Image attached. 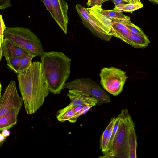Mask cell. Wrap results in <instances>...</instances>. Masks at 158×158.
I'll return each instance as SVG.
<instances>
[{
    "mask_svg": "<svg viewBox=\"0 0 158 158\" xmlns=\"http://www.w3.org/2000/svg\"><path fill=\"white\" fill-rule=\"evenodd\" d=\"M17 77L25 111L27 114H32L43 105L49 92L41 62H32Z\"/></svg>",
    "mask_w": 158,
    "mask_h": 158,
    "instance_id": "1",
    "label": "cell"
},
{
    "mask_svg": "<svg viewBox=\"0 0 158 158\" xmlns=\"http://www.w3.org/2000/svg\"><path fill=\"white\" fill-rule=\"evenodd\" d=\"M40 57L49 92L60 94L70 74L71 59L61 52L55 51L44 52Z\"/></svg>",
    "mask_w": 158,
    "mask_h": 158,
    "instance_id": "2",
    "label": "cell"
},
{
    "mask_svg": "<svg viewBox=\"0 0 158 158\" xmlns=\"http://www.w3.org/2000/svg\"><path fill=\"white\" fill-rule=\"evenodd\" d=\"M119 115V122L112 146L100 157L128 158L129 130L135 125L127 109L123 110Z\"/></svg>",
    "mask_w": 158,
    "mask_h": 158,
    "instance_id": "3",
    "label": "cell"
},
{
    "mask_svg": "<svg viewBox=\"0 0 158 158\" xmlns=\"http://www.w3.org/2000/svg\"><path fill=\"white\" fill-rule=\"evenodd\" d=\"M4 39L13 42L35 57H40L44 52L39 39L28 28L6 27L4 32Z\"/></svg>",
    "mask_w": 158,
    "mask_h": 158,
    "instance_id": "4",
    "label": "cell"
},
{
    "mask_svg": "<svg viewBox=\"0 0 158 158\" xmlns=\"http://www.w3.org/2000/svg\"><path fill=\"white\" fill-rule=\"evenodd\" d=\"M99 76L103 88L114 96L122 92L128 78L125 71L114 67L103 68Z\"/></svg>",
    "mask_w": 158,
    "mask_h": 158,
    "instance_id": "5",
    "label": "cell"
},
{
    "mask_svg": "<svg viewBox=\"0 0 158 158\" xmlns=\"http://www.w3.org/2000/svg\"><path fill=\"white\" fill-rule=\"evenodd\" d=\"M81 90L89 94L98 101V105L110 102V95L96 82L89 78H80L65 83L63 89Z\"/></svg>",
    "mask_w": 158,
    "mask_h": 158,
    "instance_id": "6",
    "label": "cell"
},
{
    "mask_svg": "<svg viewBox=\"0 0 158 158\" xmlns=\"http://www.w3.org/2000/svg\"><path fill=\"white\" fill-rule=\"evenodd\" d=\"M23 101L18 94L15 81H11L1 96L0 102V117L13 107L21 108Z\"/></svg>",
    "mask_w": 158,
    "mask_h": 158,
    "instance_id": "7",
    "label": "cell"
},
{
    "mask_svg": "<svg viewBox=\"0 0 158 158\" xmlns=\"http://www.w3.org/2000/svg\"><path fill=\"white\" fill-rule=\"evenodd\" d=\"M53 11L52 18L65 34L69 20L68 5L65 0H49Z\"/></svg>",
    "mask_w": 158,
    "mask_h": 158,
    "instance_id": "8",
    "label": "cell"
},
{
    "mask_svg": "<svg viewBox=\"0 0 158 158\" xmlns=\"http://www.w3.org/2000/svg\"><path fill=\"white\" fill-rule=\"evenodd\" d=\"M75 8L84 25L93 34L105 41L110 40L112 36L107 34L98 26L89 15L86 8L79 4H77Z\"/></svg>",
    "mask_w": 158,
    "mask_h": 158,
    "instance_id": "9",
    "label": "cell"
},
{
    "mask_svg": "<svg viewBox=\"0 0 158 158\" xmlns=\"http://www.w3.org/2000/svg\"><path fill=\"white\" fill-rule=\"evenodd\" d=\"M70 100V103L74 106L85 105L89 104L96 105L97 100L89 94L81 90L70 89L67 94Z\"/></svg>",
    "mask_w": 158,
    "mask_h": 158,
    "instance_id": "10",
    "label": "cell"
},
{
    "mask_svg": "<svg viewBox=\"0 0 158 158\" xmlns=\"http://www.w3.org/2000/svg\"><path fill=\"white\" fill-rule=\"evenodd\" d=\"M30 54H31L13 42L7 39H4L2 56L6 60L20 57Z\"/></svg>",
    "mask_w": 158,
    "mask_h": 158,
    "instance_id": "11",
    "label": "cell"
},
{
    "mask_svg": "<svg viewBox=\"0 0 158 158\" xmlns=\"http://www.w3.org/2000/svg\"><path fill=\"white\" fill-rule=\"evenodd\" d=\"M86 9L89 15L98 26L107 34L111 36L112 19L94 10L90 7Z\"/></svg>",
    "mask_w": 158,
    "mask_h": 158,
    "instance_id": "12",
    "label": "cell"
},
{
    "mask_svg": "<svg viewBox=\"0 0 158 158\" xmlns=\"http://www.w3.org/2000/svg\"><path fill=\"white\" fill-rule=\"evenodd\" d=\"M21 109L13 107L0 117V131L4 129L9 130L16 124L17 116Z\"/></svg>",
    "mask_w": 158,
    "mask_h": 158,
    "instance_id": "13",
    "label": "cell"
},
{
    "mask_svg": "<svg viewBox=\"0 0 158 158\" xmlns=\"http://www.w3.org/2000/svg\"><path fill=\"white\" fill-rule=\"evenodd\" d=\"M123 20L112 19L110 35L124 42L131 33L124 25Z\"/></svg>",
    "mask_w": 158,
    "mask_h": 158,
    "instance_id": "14",
    "label": "cell"
},
{
    "mask_svg": "<svg viewBox=\"0 0 158 158\" xmlns=\"http://www.w3.org/2000/svg\"><path fill=\"white\" fill-rule=\"evenodd\" d=\"M124 42L136 48H145L150 43L148 37L145 34H131Z\"/></svg>",
    "mask_w": 158,
    "mask_h": 158,
    "instance_id": "15",
    "label": "cell"
},
{
    "mask_svg": "<svg viewBox=\"0 0 158 158\" xmlns=\"http://www.w3.org/2000/svg\"><path fill=\"white\" fill-rule=\"evenodd\" d=\"M92 10L111 19L125 20L129 16L124 15L122 11L116 10H108L103 9L102 5H95L90 7Z\"/></svg>",
    "mask_w": 158,
    "mask_h": 158,
    "instance_id": "16",
    "label": "cell"
},
{
    "mask_svg": "<svg viewBox=\"0 0 158 158\" xmlns=\"http://www.w3.org/2000/svg\"><path fill=\"white\" fill-rule=\"evenodd\" d=\"M135 126L131 127L129 130L128 139V158L137 157V138Z\"/></svg>",
    "mask_w": 158,
    "mask_h": 158,
    "instance_id": "17",
    "label": "cell"
},
{
    "mask_svg": "<svg viewBox=\"0 0 158 158\" xmlns=\"http://www.w3.org/2000/svg\"><path fill=\"white\" fill-rule=\"evenodd\" d=\"M74 107V106L70 103L66 107L60 110L56 115L57 120L62 122L68 121L76 113Z\"/></svg>",
    "mask_w": 158,
    "mask_h": 158,
    "instance_id": "18",
    "label": "cell"
},
{
    "mask_svg": "<svg viewBox=\"0 0 158 158\" xmlns=\"http://www.w3.org/2000/svg\"><path fill=\"white\" fill-rule=\"evenodd\" d=\"M143 6V4L142 3H127L115 6L113 10L122 12L132 13L136 10L142 8Z\"/></svg>",
    "mask_w": 158,
    "mask_h": 158,
    "instance_id": "19",
    "label": "cell"
},
{
    "mask_svg": "<svg viewBox=\"0 0 158 158\" xmlns=\"http://www.w3.org/2000/svg\"><path fill=\"white\" fill-rule=\"evenodd\" d=\"M115 118L116 117H114L111 119L109 124L102 135L100 141V147L103 152L105 151L107 138L110 130L114 123Z\"/></svg>",
    "mask_w": 158,
    "mask_h": 158,
    "instance_id": "20",
    "label": "cell"
},
{
    "mask_svg": "<svg viewBox=\"0 0 158 158\" xmlns=\"http://www.w3.org/2000/svg\"><path fill=\"white\" fill-rule=\"evenodd\" d=\"M35 57V56L31 54L21 57L19 63L18 73L27 68L31 63L32 59Z\"/></svg>",
    "mask_w": 158,
    "mask_h": 158,
    "instance_id": "21",
    "label": "cell"
},
{
    "mask_svg": "<svg viewBox=\"0 0 158 158\" xmlns=\"http://www.w3.org/2000/svg\"><path fill=\"white\" fill-rule=\"evenodd\" d=\"M123 21L124 25L130 31L131 34H145L141 28L131 23L129 17L123 20Z\"/></svg>",
    "mask_w": 158,
    "mask_h": 158,
    "instance_id": "22",
    "label": "cell"
},
{
    "mask_svg": "<svg viewBox=\"0 0 158 158\" xmlns=\"http://www.w3.org/2000/svg\"><path fill=\"white\" fill-rule=\"evenodd\" d=\"M119 121L120 116L119 114L115 118V120L113 126L111 135L110 138L108 143L106 146L105 151L103 153L107 152L111 148L117 133Z\"/></svg>",
    "mask_w": 158,
    "mask_h": 158,
    "instance_id": "23",
    "label": "cell"
},
{
    "mask_svg": "<svg viewBox=\"0 0 158 158\" xmlns=\"http://www.w3.org/2000/svg\"><path fill=\"white\" fill-rule=\"evenodd\" d=\"M20 57L9 58L6 60L8 67L16 73H18Z\"/></svg>",
    "mask_w": 158,
    "mask_h": 158,
    "instance_id": "24",
    "label": "cell"
},
{
    "mask_svg": "<svg viewBox=\"0 0 158 158\" xmlns=\"http://www.w3.org/2000/svg\"><path fill=\"white\" fill-rule=\"evenodd\" d=\"M95 105L94 104H89L85 106L80 111L76 113L68 121L71 123L75 122L79 116L86 113L91 107Z\"/></svg>",
    "mask_w": 158,
    "mask_h": 158,
    "instance_id": "25",
    "label": "cell"
},
{
    "mask_svg": "<svg viewBox=\"0 0 158 158\" xmlns=\"http://www.w3.org/2000/svg\"><path fill=\"white\" fill-rule=\"evenodd\" d=\"M110 0H88L86 3L88 7H92L95 5H102L105 1Z\"/></svg>",
    "mask_w": 158,
    "mask_h": 158,
    "instance_id": "26",
    "label": "cell"
},
{
    "mask_svg": "<svg viewBox=\"0 0 158 158\" xmlns=\"http://www.w3.org/2000/svg\"><path fill=\"white\" fill-rule=\"evenodd\" d=\"M6 27L2 15L0 14V39L4 38V33Z\"/></svg>",
    "mask_w": 158,
    "mask_h": 158,
    "instance_id": "27",
    "label": "cell"
},
{
    "mask_svg": "<svg viewBox=\"0 0 158 158\" xmlns=\"http://www.w3.org/2000/svg\"><path fill=\"white\" fill-rule=\"evenodd\" d=\"M43 3L46 9L49 12L52 17H53V11L51 6L49 0H40Z\"/></svg>",
    "mask_w": 158,
    "mask_h": 158,
    "instance_id": "28",
    "label": "cell"
},
{
    "mask_svg": "<svg viewBox=\"0 0 158 158\" xmlns=\"http://www.w3.org/2000/svg\"><path fill=\"white\" fill-rule=\"evenodd\" d=\"M11 0H0V9H5L11 6Z\"/></svg>",
    "mask_w": 158,
    "mask_h": 158,
    "instance_id": "29",
    "label": "cell"
},
{
    "mask_svg": "<svg viewBox=\"0 0 158 158\" xmlns=\"http://www.w3.org/2000/svg\"><path fill=\"white\" fill-rule=\"evenodd\" d=\"M4 38L0 39V62L2 56L3 44Z\"/></svg>",
    "mask_w": 158,
    "mask_h": 158,
    "instance_id": "30",
    "label": "cell"
},
{
    "mask_svg": "<svg viewBox=\"0 0 158 158\" xmlns=\"http://www.w3.org/2000/svg\"><path fill=\"white\" fill-rule=\"evenodd\" d=\"M127 3H141V0H123Z\"/></svg>",
    "mask_w": 158,
    "mask_h": 158,
    "instance_id": "31",
    "label": "cell"
},
{
    "mask_svg": "<svg viewBox=\"0 0 158 158\" xmlns=\"http://www.w3.org/2000/svg\"><path fill=\"white\" fill-rule=\"evenodd\" d=\"M2 134L5 137L9 136L10 134V131L7 129H4L2 130Z\"/></svg>",
    "mask_w": 158,
    "mask_h": 158,
    "instance_id": "32",
    "label": "cell"
},
{
    "mask_svg": "<svg viewBox=\"0 0 158 158\" xmlns=\"http://www.w3.org/2000/svg\"><path fill=\"white\" fill-rule=\"evenodd\" d=\"M112 1L114 3L115 6L119 4H127L123 0H110Z\"/></svg>",
    "mask_w": 158,
    "mask_h": 158,
    "instance_id": "33",
    "label": "cell"
},
{
    "mask_svg": "<svg viewBox=\"0 0 158 158\" xmlns=\"http://www.w3.org/2000/svg\"><path fill=\"white\" fill-rule=\"evenodd\" d=\"M6 139V138L4 137L2 133H0V144L2 145Z\"/></svg>",
    "mask_w": 158,
    "mask_h": 158,
    "instance_id": "34",
    "label": "cell"
},
{
    "mask_svg": "<svg viewBox=\"0 0 158 158\" xmlns=\"http://www.w3.org/2000/svg\"><path fill=\"white\" fill-rule=\"evenodd\" d=\"M150 1L155 4H157L158 3V0H148Z\"/></svg>",
    "mask_w": 158,
    "mask_h": 158,
    "instance_id": "35",
    "label": "cell"
},
{
    "mask_svg": "<svg viewBox=\"0 0 158 158\" xmlns=\"http://www.w3.org/2000/svg\"><path fill=\"white\" fill-rule=\"evenodd\" d=\"M1 90H2V85L0 82V102L1 99Z\"/></svg>",
    "mask_w": 158,
    "mask_h": 158,
    "instance_id": "36",
    "label": "cell"
},
{
    "mask_svg": "<svg viewBox=\"0 0 158 158\" xmlns=\"http://www.w3.org/2000/svg\"><path fill=\"white\" fill-rule=\"evenodd\" d=\"M2 145H1V144H0V148L2 146Z\"/></svg>",
    "mask_w": 158,
    "mask_h": 158,
    "instance_id": "37",
    "label": "cell"
},
{
    "mask_svg": "<svg viewBox=\"0 0 158 158\" xmlns=\"http://www.w3.org/2000/svg\"></svg>",
    "mask_w": 158,
    "mask_h": 158,
    "instance_id": "38",
    "label": "cell"
}]
</instances>
